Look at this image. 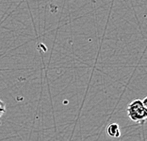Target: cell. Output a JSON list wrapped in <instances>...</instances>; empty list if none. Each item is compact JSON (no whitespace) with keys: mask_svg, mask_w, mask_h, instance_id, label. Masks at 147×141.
<instances>
[{"mask_svg":"<svg viewBox=\"0 0 147 141\" xmlns=\"http://www.w3.org/2000/svg\"><path fill=\"white\" fill-rule=\"evenodd\" d=\"M127 116L130 120L136 123L143 124L147 119V110L142 99H134L127 105Z\"/></svg>","mask_w":147,"mask_h":141,"instance_id":"1","label":"cell"},{"mask_svg":"<svg viewBox=\"0 0 147 141\" xmlns=\"http://www.w3.org/2000/svg\"><path fill=\"white\" fill-rule=\"evenodd\" d=\"M107 135L113 138H117V137L121 136V131H120V127L117 123H111L107 127Z\"/></svg>","mask_w":147,"mask_h":141,"instance_id":"2","label":"cell"},{"mask_svg":"<svg viewBox=\"0 0 147 141\" xmlns=\"http://www.w3.org/2000/svg\"><path fill=\"white\" fill-rule=\"evenodd\" d=\"M5 112H6V104L3 100L0 99V119L5 114Z\"/></svg>","mask_w":147,"mask_h":141,"instance_id":"3","label":"cell"},{"mask_svg":"<svg viewBox=\"0 0 147 141\" xmlns=\"http://www.w3.org/2000/svg\"><path fill=\"white\" fill-rule=\"evenodd\" d=\"M142 103H143V105H144V107L147 110V97H145V98L142 99Z\"/></svg>","mask_w":147,"mask_h":141,"instance_id":"4","label":"cell"}]
</instances>
